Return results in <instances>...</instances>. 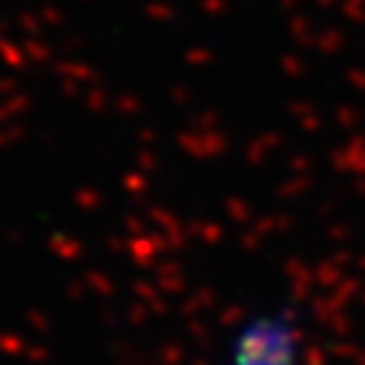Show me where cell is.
Returning a JSON list of instances; mask_svg holds the SVG:
<instances>
[{
  "instance_id": "cell-1",
  "label": "cell",
  "mask_w": 365,
  "mask_h": 365,
  "mask_svg": "<svg viewBox=\"0 0 365 365\" xmlns=\"http://www.w3.org/2000/svg\"><path fill=\"white\" fill-rule=\"evenodd\" d=\"M305 334L302 319L291 305L256 311L233 331L225 365H302Z\"/></svg>"
}]
</instances>
